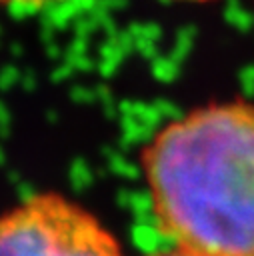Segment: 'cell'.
I'll list each match as a JSON object with an SVG mask.
<instances>
[{"label":"cell","instance_id":"7a4b0ae2","mask_svg":"<svg viewBox=\"0 0 254 256\" xmlns=\"http://www.w3.org/2000/svg\"><path fill=\"white\" fill-rule=\"evenodd\" d=\"M0 256H122L114 236L84 208L56 194L0 216Z\"/></svg>","mask_w":254,"mask_h":256},{"label":"cell","instance_id":"6da1fadb","mask_svg":"<svg viewBox=\"0 0 254 256\" xmlns=\"http://www.w3.org/2000/svg\"><path fill=\"white\" fill-rule=\"evenodd\" d=\"M144 162L156 214L178 248L254 256V106L190 112L154 138Z\"/></svg>","mask_w":254,"mask_h":256},{"label":"cell","instance_id":"277c9868","mask_svg":"<svg viewBox=\"0 0 254 256\" xmlns=\"http://www.w3.org/2000/svg\"><path fill=\"white\" fill-rule=\"evenodd\" d=\"M154 256H198V254H192V252H186V250H182V248H176V250L160 252V254H154Z\"/></svg>","mask_w":254,"mask_h":256},{"label":"cell","instance_id":"3957f363","mask_svg":"<svg viewBox=\"0 0 254 256\" xmlns=\"http://www.w3.org/2000/svg\"><path fill=\"white\" fill-rule=\"evenodd\" d=\"M2 4H16V6H40L52 0H0Z\"/></svg>","mask_w":254,"mask_h":256}]
</instances>
